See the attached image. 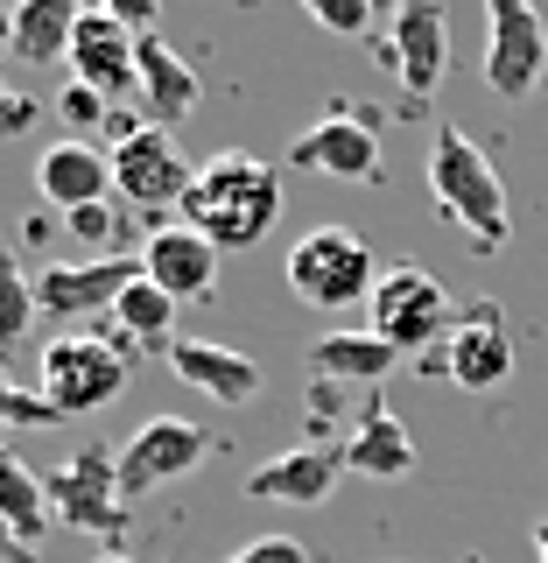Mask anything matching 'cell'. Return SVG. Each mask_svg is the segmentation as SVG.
<instances>
[{
    "mask_svg": "<svg viewBox=\"0 0 548 563\" xmlns=\"http://www.w3.org/2000/svg\"><path fill=\"white\" fill-rule=\"evenodd\" d=\"M176 219H183L190 233H204L219 254L260 246V240H268V225L281 219V169H268L260 155H246V148L204 155Z\"/></svg>",
    "mask_w": 548,
    "mask_h": 563,
    "instance_id": "cell-1",
    "label": "cell"
},
{
    "mask_svg": "<svg viewBox=\"0 0 548 563\" xmlns=\"http://www.w3.org/2000/svg\"><path fill=\"white\" fill-rule=\"evenodd\" d=\"M429 198L450 225H465V240L479 246V254H500L506 246V184H500V169H492V155L465 128H436Z\"/></svg>",
    "mask_w": 548,
    "mask_h": 563,
    "instance_id": "cell-2",
    "label": "cell"
},
{
    "mask_svg": "<svg viewBox=\"0 0 548 563\" xmlns=\"http://www.w3.org/2000/svg\"><path fill=\"white\" fill-rule=\"evenodd\" d=\"M281 282H289V296L303 310L338 317L351 303H373L380 261H373V246H366L359 233H345V225H316V233H303V240L289 246V268H281Z\"/></svg>",
    "mask_w": 548,
    "mask_h": 563,
    "instance_id": "cell-3",
    "label": "cell"
},
{
    "mask_svg": "<svg viewBox=\"0 0 548 563\" xmlns=\"http://www.w3.org/2000/svg\"><path fill=\"white\" fill-rule=\"evenodd\" d=\"M35 395L57 416H99L127 395V352H120L105 331H70V339L43 345V380Z\"/></svg>",
    "mask_w": 548,
    "mask_h": 563,
    "instance_id": "cell-4",
    "label": "cell"
},
{
    "mask_svg": "<svg viewBox=\"0 0 548 563\" xmlns=\"http://www.w3.org/2000/svg\"><path fill=\"white\" fill-rule=\"evenodd\" d=\"M373 339H387L394 352H422V345H444L457 310H450V289L436 282L422 261H394V268H380L373 282Z\"/></svg>",
    "mask_w": 548,
    "mask_h": 563,
    "instance_id": "cell-5",
    "label": "cell"
},
{
    "mask_svg": "<svg viewBox=\"0 0 548 563\" xmlns=\"http://www.w3.org/2000/svg\"><path fill=\"white\" fill-rule=\"evenodd\" d=\"M105 163H113V190H120L127 211H183L190 176H198V163L183 155V141L169 128H148V120H141L134 134H120L113 148H105Z\"/></svg>",
    "mask_w": 548,
    "mask_h": 563,
    "instance_id": "cell-6",
    "label": "cell"
},
{
    "mask_svg": "<svg viewBox=\"0 0 548 563\" xmlns=\"http://www.w3.org/2000/svg\"><path fill=\"white\" fill-rule=\"evenodd\" d=\"M289 169L331 176V184H380V113L373 106H331L316 128L289 141Z\"/></svg>",
    "mask_w": 548,
    "mask_h": 563,
    "instance_id": "cell-7",
    "label": "cell"
},
{
    "mask_svg": "<svg viewBox=\"0 0 548 563\" xmlns=\"http://www.w3.org/2000/svg\"><path fill=\"white\" fill-rule=\"evenodd\" d=\"M204 457H211V430H204V422H190V416H148L127 444L113 451L120 500L134 507L141 493H155V486L183 479V472H198Z\"/></svg>",
    "mask_w": 548,
    "mask_h": 563,
    "instance_id": "cell-8",
    "label": "cell"
},
{
    "mask_svg": "<svg viewBox=\"0 0 548 563\" xmlns=\"http://www.w3.org/2000/svg\"><path fill=\"white\" fill-rule=\"evenodd\" d=\"M49 515L57 528H78V536L113 542L127 528V500H120V472H113V444H85L70 465L49 472Z\"/></svg>",
    "mask_w": 548,
    "mask_h": 563,
    "instance_id": "cell-9",
    "label": "cell"
},
{
    "mask_svg": "<svg viewBox=\"0 0 548 563\" xmlns=\"http://www.w3.org/2000/svg\"><path fill=\"white\" fill-rule=\"evenodd\" d=\"M541 70H548L541 14L527 0H492L485 8V85H492V99H506V106L535 99Z\"/></svg>",
    "mask_w": 548,
    "mask_h": 563,
    "instance_id": "cell-10",
    "label": "cell"
},
{
    "mask_svg": "<svg viewBox=\"0 0 548 563\" xmlns=\"http://www.w3.org/2000/svg\"><path fill=\"white\" fill-rule=\"evenodd\" d=\"M380 70H394L409 99H436V85L450 70V14L436 0H401L380 43Z\"/></svg>",
    "mask_w": 548,
    "mask_h": 563,
    "instance_id": "cell-11",
    "label": "cell"
},
{
    "mask_svg": "<svg viewBox=\"0 0 548 563\" xmlns=\"http://www.w3.org/2000/svg\"><path fill=\"white\" fill-rule=\"evenodd\" d=\"M436 360H444V380L465 387V395H492V387L514 380V331H506L500 303L457 310V324H450V339L436 345Z\"/></svg>",
    "mask_w": 548,
    "mask_h": 563,
    "instance_id": "cell-12",
    "label": "cell"
},
{
    "mask_svg": "<svg viewBox=\"0 0 548 563\" xmlns=\"http://www.w3.org/2000/svg\"><path fill=\"white\" fill-rule=\"evenodd\" d=\"M141 282V254L127 261H57V268L35 275V310L64 317V324H78V317H113V303Z\"/></svg>",
    "mask_w": 548,
    "mask_h": 563,
    "instance_id": "cell-13",
    "label": "cell"
},
{
    "mask_svg": "<svg viewBox=\"0 0 548 563\" xmlns=\"http://www.w3.org/2000/svg\"><path fill=\"white\" fill-rule=\"evenodd\" d=\"M134 57H141V35L113 22V8H78V29H70V78L92 85L99 99H134Z\"/></svg>",
    "mask_w": 548,
    "mask_h": 563,
    "instance_id": "cell-14",
    "label": "cell"
},
{
    "mask_svg": "<svg viewBox=\"0 0 548 563\" xmlns=\"http://www.w3.org/2000/svg\"><path fill=\"white\" fill-rule=\"evenodd\" d=\"M219 261L225 254L204 233H190V225H155V233L141 240V275L163 296H176V303H204V296L219 289Z\"/></svg>",
    "mask_w": 548,
    "mask_h": 563,
    "instance_id": "cell-15",
    "label": "cell"
},
{
    "mask_svg": "<svg viewBox=\"0 0 548 563\" xmlns=\"http://www.w3.org/2000/svg\"><path fill=\"white\" fill-rule=\"evenodd\" d=\"M345 472V444H295V451H275L268 465L246 472V500H281V507H324L331 486Z\"/></svg>",
    "mask_w": 548,
    "mask_h": 563,
    "instance_id": "cell-16",
    "label": "cell"
},
{
    "mask_svg": "<svg viewBox=\"0 0 548 563\" xmlns=\"http://www.w3.org/2000/svg\"><path fill=\"white\" fill-rule=\"evenodd\" d=\"M204 85L198 70H190V57H176V49L163 43V35H141V57H134V113L148 120V128H183L190 113H198Z\"/></svg>",
    "mask_w": 548,
    "mask_h": 563,
    "instance_id": "cell-17",
    "label": "cell"
},
{
    "mask_svg": "<svg viewBox=\"0 0 548 563\" xmlns=\"http://www.w3.org/2000/svg\"><path fill=\"white\" fill-rule=\"evenodd\" d=\"M35 190L49 205H64V219H70V211L113 198V163H105V148H92V141H49L35 155Z\"/></svg>",
    "mask_w": 548,
    "mask_h": 563,
    "instance_id": "cell-18",
    "label": "cell"
},
{
    "mask_svg": "<svg viewBox=\"0 0 548 563\" xmlns=\"http://www.w3.org/2000/svg\"><path fill=\"white\" fill-rule=\"evenodd\" d=\"M338 444H345V472H359V479H409L415 472V437L387 401H366Z\"/></svg>",
    "mask_w": 548,
    "mask_h": 563,
    "instance_id": "cell-19",
    "label": "cell"
},
{
    "mask_svg": "<svg viewBox=\"0 0 548 563\" xmlns=\"http://www.w3.org/2000/svg\"><path fill=\"white\" fill-rule=\"evenodd\" d=\"M163 360L176 366V380H190L198 395L211 401H225V409H239V401H254L260 395V366L246 360V352L233 345H211V339H176Z\"/></svg>",
    "mask_w": 548,
    "mask_h": 563,
    "instance_id": "cell-20",
    "label": "cell"
},
{
    "mask_svg": "<svg viewBox=\"0 0 548 563\" xmlns=\"http://www.w3.org/2000/svg\"><path fill=\"white\" fill-rule=\"evenodd\" d=\"M394 360H401V352L387 345V339H373V324L310 339V374L324 380V387H373V380L394 374Z\"/></svg>",
    "mask_w": 548,
    "mask_h": 563,
    "instance_id": "cell-21",
    "label": "cell"
},
{
    "mask_svg": "<svg viewBox=\"0 0 548 563\" xmlns=\"http://www.w3.org/2000/svg\"><path fill=\"white\" fill-rule=\"evenodd\" d=\"M0 528H8L14 542H29V550L57 528V515H49V486L22 465L14 444H0Z\"/></svg>",
    "mask_w": 548,
    "mask_h": 563,
    "instance_id": "cell-22",
    "label": "cell"
},
{
    "mask_svg": "<svg viewBox=\"0 0 548 563\" xmlns=\"http://www.w3.org/2000/svg\"><path fill=\"white\" fill-rule=\"evenodd\" d=\"M176 310H183V303H176V296H163L148 275H141L134 289L113 303V331H105V339H113V345L127 339V345H155V352H169V345H176Z\"/></svg>",
    "mask_w": 548,
    "mask_h": 563,
    "instance_id": "cell-23",
    "label": "cell"
},
{
    "mask_svg": "<svg viewBox=\"0 0 548 563\" xmlns=\"http://www.w3.org/2000/svg\"><path fill=\"white\" fill-rule=\"evenodd\" d=\"M8 29H14V57L22 64H64L78 8H64V0H22V8L8 14Z\"/></svg>",
    "mask_w": 548,
    "mask_h": 563,
    "instance_id": "cell-24",
    "label": "cell"
},
{
    "mask_svg": "<svg viewBox=\"0 0 548 563\" xmlns=\"http://www.w3.org/2000/svg\"><path fill=\"white\" fill-rule=\"evenodd\" d=\"M35 324V275H22V261L0 246V360L29 339Z\"/></svg>",
    "mask_w": 548,
    "mask_h": 563,
    "instance_id": "cell-25",
    "label": "cell"
},
{
    "mask_svg": "<svg viewBox=\"0 0 548 563\" xmlns=\"http://www.w3.org/2000/svg\"><path fill=\"white\" fill-rule=\"evenodd\" d=\"M57 422H64V416L49 409L35 387L14 380V374H8V360H0V444H8L14 430H57Z\"/></svg>",
    "mask_w": 548,
    "mask_h": 563,
    "instance_id": "cell-26",
    "label": "cell"
},
{
    "mask_svg": "<svg viewBox=\"0 0 548 563\" xmlns=\"http://www.w3.org/2000/svg\"><path fill=\"white\" fill-rule=\"evenodd\" d=\"M70 233H78L85 246H99V261H127V240H134V225H127V211H120L113 198H105V205H85V211H70Z\"/></svg>",
    "mask_w": 548,
    "mask_h": 563,
    "instance_id": "cell-27",
    "label": "cell"
},
{
    "mask_svg": "<svg viewBox=\"0 0 548 563\" xmlns=\"http://www.w3.org/2000/svg\"><path fill=\"white\" fill-rule=\"evenodd\" d=\"M113 113H120V106H113V99H99L92 85H78V78H70V85H64V99H57L64 141H85V128H113Z\"/></svg>",
    "mask_w": 548,
    "mask_h": 563,
    "instance_id": "cell-28",
    "label": "cell"
},
{
    "mask_svg": "<svg viewBox=\"0 0 548 563\" xmlns=\"http://www.w3.org/2000/svg\"><path fill=\"white\" fill-rule=\"evenodd\" d=\"M310 22L331 29V35H366L373 29V8L366 0H310Z\"/></svg>",
    "mask_w": 548,
    "mask_h": 563,
    "instance_id": "cell-29",
    "label": "cell"
},
{
    "mask_svg": "<svg viewBox=\"0 0 548 563\" xmlns=\"http://www.w3.org/2000/svg\"><path fill=\"white\" fill-rule=\"evenodd\" d=\"M225 563H310V550L295 536H254L246 550H233Z\"/></svg>",
    "mask_w": 548,
    "mask_h": 563,
    "instance_id": "cell-30",
    "label": "cell"
},
{
    "mask_svg": "<svg viewBox=\"0 0 548 563\" xmlns=\"http://www.w3.org/2000/svg\"><path fill=\"white\" fill-rule=\"evenodd\" d=\"M0 563H35V550H29V542H14L8 528H0Z\"/></svg>",
    "mask_w": 548,
    "mask_h": 563,
    "instance_id": "cell-31",
    "label": "cell"
},
{
    "mask_svg": "<svg viewBox=\"0 0 548 563\" xmlns=\"http://www.w3.org/2000/svg\"><path fill=\"white\" fill-rule=\"evenodd\" d=\"M535 556H541V563H548V515H541V521H535Z\"/></svg>",
    "mask_w": 548,
    "mask_h": 563,
    "instance_id": "cell-32",
    "label": "cell"
},
{
    "mask_svg": "<svg viewBox=\"0 0 548 563\" xmlns=\"http://www.w3.org/2000/svg\"><path fill=\"white\" fill-rule=\"evenodd\" d=\"M8 49H14V29H8V14H0V57H8Z\"/></svg>",
    "mask_w": 548,
    "mask_h": 563,
    "instance_id": "cell-33",
    "label": "cell"
},
{
    "mask_svg": "<svg viewBox=\"0 0 548 563\" xmlns=\"http://www.w3.org/2000/svg\"><path fill=\"white\" fill-rule=\"evenodd\" d=\"M92 563H134V556H127V550H99Z\"/></svg>",
    "mask_w": 548,
    "mask_h": 563,
    "instance_id": "cell-34",
    "label": "cell"
},
{
    "mask_svg": "<svg viewBox=\"0 0 548 563\" xmlns=\"http://www.w3.org/2000/svg\"><path fill=\"white\" fill-rule=\"evenodd\" d=\"M0 99H8V70H0Z\"/></svg>",
    "mask_w": 548,
    "mask_h": 563,
    "instance_id": "cell-35",
    "label": "cell"
}]
</instances>
